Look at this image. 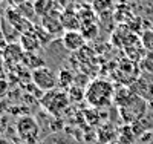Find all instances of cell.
Wrapping results in <instances>:
<instances>
[{
  "instance_id": "obj_1",
  "label": "cell",
  "mask_w": 153,
  "mask_h": 144,
  "mask_svg": "<svg viewBox=\"0 0 153 144\" xmlns=\"http://www.w3.org/2000/svg\"><path fill=\"white\" fill-rule=\"evenodd\" d=\"M84 94L86 100L94 107H107L115 97V87L112 86V83L103 80V78H97L89 84Z\"/></svg>"
},
{
  "instance_id": "obj_2",
  "label": "cell",
  "mask_w": 153,
  "mask_h": 144,
  "mask_svg": "<svg viewBox=\"0 0 153 144\" xmlns=\"http://www.w3.org/2000/svg\"><path fill=\"white\" fill-rule=\"evenodd\" d=\"M147 103L141 95H136L132 92V95L124 103L120 104V115L126 123H138L146 113Z\"/></svg>"
},
{
  "instance_id": "obj_3",
  "label": "cell",
  "mask_w": 153,
  "mask_h": 144,
  "mask_svg": "<svg viewBox=\"0 0 153 144\" xmlns=\"http://www.w3.org/2000/svg\"><path fill=\"white\" fill-rule=\"evenodd\" d=\"M42 106L52 115H60L61 112H65L71 103L69 94L65 89H54L49 90V92H45L43 97L40 98Z\"/></svg>"
},
{
  "instance_id": "obj_4",
  "label": "cell",
  "mask_w": 153,
  "mask_h": 144,
  "mask_svg": "<svg viewBox=\"0 0 153 144\" xmlns=\"http://www.w3.org/2000/svg\"><path fill=\"white\" fill-rule=\"evenodd\" d=\"M16 129H17L19 138L25 144H35L38 140V135H40L38 123L35 121L34 116H29V115L20 116L16 123Z\"/></svg>"
},
{
  "instance_id": "obj_5",
  "label": "cell",
  "mask_w": 153,
  "mask_h": 144,
  "mask_svg": "<svg viewBox=\"0 0 153 144\" xmlns=\"http://www.w3.org/2000/svg\"><path fill=\"white\" fill-rule=\"evenodd\" d=\"M32 83L37 89H40L42 92H49L54 90L58 86V74H55L51 68L42 66L38 69H34L31 72Z\"/></svg>"
},
{
  "instance_id": "obj_6",
  "label": "cell",
  "mask_w": 153,
  "mask_h": 144,
  "mask_svg": "<svg viewBox=\"0 0 153 144\" xmlns=\"http://www.w3.org/2000/svg\"><path fill=\"white\" fill-rule=\"evenodd\" d=\"M63 46L71 52H76L84 48L86 45V38L83 37V34L80 31H66L61 37Z\"/></svg>"
},
{
  "instance_id": "obj_7",
  "label": "cell",
  "mask_w": 153,
  "mask_h": 144,
  "mask_svg": "<svg viewBox=\"0 0 153 144\" xmlns=\"http://www.w3.org/2000/svg\"><path fill=\"white\" fill-rule=\"evenodd\" d=\"M42 26L43 29L49 34V35H54L57 32H60L63 29V23H61V14L58 11H51L48 16L42 17Z\"/></svg>"
},
{
  "instance_id": "obj_8",
  "label": "cell",
  "mask_w": 153,
  "mask_h": 144,
  "mask_svg": "<svg viewBox=\"0 0 153 144\" xmlns=\"http://www.w3.org/2000/svg\"><path fill=\"white\" fill-rule=\"evenodd\" d=\"M25 57V51L22 49L20 43H8V46L3 49V61L6 64H20Z\"/></svg>"
},
{
  "instance_id": "obj_9",
  "label": "cell",
  "mask_w": 153,
  "mask_h": 144,
  "mask_svg": "<svg viewBox=\"0 0 153 144\" xmlns=\"http://www.w3.org/2000/svg\"><path fill=\"white\" fill-rule=\"evenodd\" d=\"M19 43H20L22 49L25 51V54H35L42 48V40L38 38V35L35 32L22 34L19 38Z\"/></svg>"
},
{
  "instance_id": "obj_10",
  "label": "cell",
  "mask_w": 153,
  "mask_h": 144,
  "mask_svg": "<svg viewBox=\"0 0 153 144\" xmlns=\"http://www.w3.org/2000/svg\"><path fill=\"white\" fill-rule=\"evenodd\" d=\"M0 25H2V32H3V35L6 37V40H8V43H16V40L17 38H20V32L17 31V28L14 25H12L5 16L0 19Z\"/></svg>"
},
{
  "instance_id": "obj_11",
  "label": "cell",
  "mask_w": 153,
  "mask_h": 144,
  "mask_svg": "<svg viewBox=\"0 0 153 144\" xmlns=\"http://www.w3.org/2000/svg\"><path fill=\"white\" fill-rule=\"evenodd\" d=\"M61 23L63 28H66L68 31H78V28H81V19L74 12L68 14V11L65 14H61Z\"/></svg>"
},
{
  "instance_id": "obj_12",
  "label": "cell",
  "mask_w": 153,
  "mask_h": 144,
  "mask_svg": "<svg viewBox=\"0 0 153 144\" xmlns=\"http://www.w3.org/2000/svg\"><path fill=\"white\" fill-rule=\"evenodd\" d=\"M32 6L35 11V16L45 17L54 9V2L52 0H35V2H32Z\"/></svg>"
},
{
  "instance_id": "obj_13",
  "label": "cell",
  "mask_w": 153,
  "mask_h": 144,
  "mask_svg": "<svg viewBox=\"0 0 153 144\" xmlns=\"http://www.w3.org/2000/svg\"><path fill=\"white\" fill-rule=\"evenodd\" d=\"M74 81H75V75H72V72L71 71H68V69H61L60 72H58V86H60V89H71L72 86H74Z\"/></svg>"
},
{
  "instance_id": "obj_14",
  "label": "cell",
  "mask_w": 153,
  "mask_h": 144,
  "mask_svg": "<svg viewBox=\"0 0 153 144\" xmlns=\"http://www.w3.org/2000/svg\"><path fill=\"white\" fill-rule=\"evenodd\" d=\"M80 32L83 34L86 40H91V38H95L98 35V26L95 23H92V20H83Z\"/></svg>"
},
{
  "instance_id": "obj_15",
  "label": "cell",
  "mask_w": 153,
  "mask_h": 144,
  "mask_svg": "<svg viewBox=\"0 0 153 144\" xmlns=\"http://www.w3.org/2000/svg\"><path fill=\"white\" fill-rule=\"evenodd\" d=\"M25 66H28V68H32V71L34 69H38V68H42V66H45V61H43V58H40V57H37L35 54H25V57H23V61H22Z\"/></svg>"
},
{
  "instance_id": "obj_16",
  "label": "cell",
  "mask_w": 153,
  "mask_h": 144,
  "mask_svg": "<svg viewBox=\"0 0 153 144\" xmlns=\"http://www.w3.org/2000/svg\"><path fill=\"white\" fill-rule=\"evenodd\" d=\"M141 45L149 49L150 52H153V31H144L143 37H141Z\"/></svg>"
},
{
  "instance_id": "obj_17",
  "label": "cell",
  "mask_w": 153,
  "mask_h": 144,
  "mask_svg": "<svg viewBox=\"0 0 153 144\" xmlns=\"http://www.w3.org/2000/svg\"><path fill=\"white\" fill-rule=\"evenodd\" d=\"M68 94H69V98L74 101H80V98H83V95H86V94H83V90L78 86H72L68 90Z\"/></svg>"
},
{
  "instance_id": "obj_18",
  "label": "cell",
  "mask_w": 153,
  "mask_h": 144,
  "mask_svg": "<svg viewBox=\"0 0 153 144\" xmlns=\"http://www.w3.org/2000/svg\"><path fill=\"white\" fill-rule=\"evenodd\" d=\"M9 89V83L6 78H0V97H3Z\"/></svg>"
},
{
  "instance_id": "obj_19",
  "label": "cell",
  "mask_w": 153,
  "mask_h": 144,
  "mask_svg": "<svg viewBox=\"0 0 153 144\" xmlns=\"http://www.w3.org/2000/svg\"><path fill=\"white\" fill-rule=\"evenodd\" d=\"M8 46V40H6V37L3 35L2 29H0V49H5Z\"/></svg>"
},
{
  "instance_id": "obj_20",
  "label": "cell",
  "mask_w": 153,
  "mask_h": 144,
  "mask_svg": "<svg viewBox=\"0 0 153 144\" xmlns=\"http://www.w3.org/2000/svg\"><path fill=\"white\" fill-rule=\"evenodd\" d=\"M0 78H5V61L2 55H0Z\"/></svg>"
},
{
  "instance_id": "obj_21",
  "label": "cell",
  "mask_w": 153,
  "mask_h": 144,
  "mask_svg": "<svg viewBox=\"0 0 153 144\" xmlns=\"http://www.w3.org/2000/svg\"><path fill=\"white\" fill-rule=\"evenodd\" d=\"M12 3H14L16 6H22V5H25V3H28L29 0H11Z\"/></svg>"
},
{
  "instance_id": "obj_22",
  "label": "cell",
  "mask_w": 153,
  "mask_h": 144,
  "mask_svg": "<svg viewBox=\"0 0 153 144\" xmlns=\"http://www.w3.org/2000/svg\"><path fill=\"white\" fill-rule=\"evenodd\" d=\"M74 0H60V3L61 5H68V3H72Z\"/></svg>"
},
{
  "instance_id": "obj_23",
  "label": "cell",
  "mask_w": 153,
  "mask_h": 144,
  "mask_svg": "<svg viewBox=\"0 0 153 144\" xmlns=\"http://www.w3.org/2000/svg\"><path fill=\"white\" fill-rule=\"evenodd\" d=\"M52 2H58V3H60V0H52Z\"/></svg>"
},
{
  "instance_id": "obj_24",
  "label": "cell",
  "mask_w": 153,
  "mask_h": 144,
  "mask_svg": "<svg viewBox=\"0 0 153 144\" xmlns=\"http://www.w3.org/2000/svg\"><path fill=\"white\" fill-rule=\"evenodd\" d=\"M0 2H2V0H0Z\"/></svg>"
}]
</instances>
